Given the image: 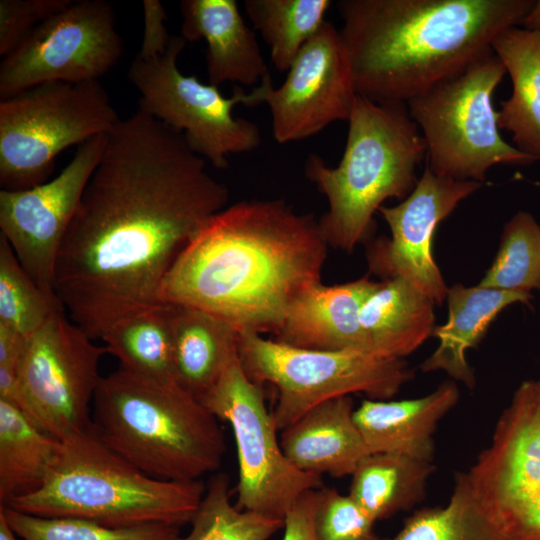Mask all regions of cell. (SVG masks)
<instances>
[{
  "label": "cell",
  "instance_id": "cell-1",
  "mask_svg": "<svg viewBox=\"0 0 540 540\" xmlns=\"http://www.w3.org/2000/svg\"><path fill=\"white\" fill-rule=\"evenodd\" d=\"M228 200L181 132L140 108L120 119L56 260L54 291L71 321L97 339L162 303L173 264Z\"/></svg>",
  "mask_w": 540,
  "mask_h": 540
},
{
  "label": "cell",
  "instance_id": "cell-2",
  "mask_svg": "<svg viewBox=\"0 0 540 540\" xmlns=\"http://www.w3.org/2000/svg\"><path fill=\"white\" fill-rule=\"evenodd\" d=\"M327 247L312 214L283 199L240 201L190 241L159 300L206 311L238 332L276 334L293 302L321 281Z\"/></svg>",
  "mask_w": 540,
  "mask_h": 540
},
{
  "label": "cell",
  "instance_id": "cell-3",
  "mask_svg": "<svg viewBox=\"0 0 540 540\" xmlns=\"http://www.w3.org/2000/svg\"><path fill=\"white\" fill-rule=\"evenodd\" d=\"M533 0H340V31L357 95L406 104L492 52Z\"/></svg>",
  "mask_w": 540,
  "mask_h": 540
},
{
  "label": "cell",
  "instance_id": "cell-4",
  "mask_svg": "<svg viewBox=\"0 0 540 540\" xmlns=\"http://www.w3.org/2000/svg\"><path fill=\"white\" fill-rule=\"evenodd\" d=\"M92 404L97 436L153 478L196 481L221 465L225 440L218 418L178 384L120 368L102 377Z\"/></svg>",
  "mask_w": 540,
  "mask_h": 540
},
{
  "label": "cell",
  "instance_id": "cell-5",
  "mask_svg": "<svg viewBox=\"0 0 540 540\" xmlns=\"http://www.w3.org/2000/svg\"><path fill=\"white\" fill-rule=\"evenodd\" d=\"M339 164L309 154L305 175L326 196L319 225L328 245L348 253L373 233L374 214L390 198L405 199L426 157L425 140L406 104L383 105L357 95Z\"/></svg>",
  "mask_w": 540,
  "mask_h": 540
},
{
  "label": "cell",
  "instance_id": "cell-6",
  "mask_svg": "<svg viewBox=\"0 0 540 540\" xmlns=\"http://www.w3.org/2000/svg\"><path fill=\"white\" fill-rule=\"evenodd\" d=\"M206 487L200 480L153 478L110 449L89 429L60 441L34 491L6 507L42 517H70L111 527L182 526L195 515Z\"/></svg>",
  "mask_w": 540,
  "mask_h": 540
},
{
  "label": "cell",
  "instance_id": "cell-7",
  "mask_svg": "<svg viewBox=\"0 0 540 540\" xmlns=\"http://www.w3.org/2000/svg\"><path fill=\"white\" fill-rule=\"evenodd\" d=\"M506 74L492 51L406 103L426 143L435 175L483 183L496 164L534 161L501 137L492 94Z\"/></svg>",
  "mask_w": 540,
  "mask_h": 540
},
{
  "label": "cell",
  "instance_id": "cell-8",
  "mask_svg": "<svg viewBox=\"0 0 540 540\" xmlns=\"http://www.w3.org/2000/svg\"><path fill=\"white\" fill-rule=\"evenodd\" d=\"M237 348L247 375L278 391L272 412L278 431L333 398L364 393L389 400L414 376L404 359L362 350L298 348L252 331L238 332Z\"/></svg>",
  "mask_w": 540,
  "mask_h": 540
},
{
  "label": "cell",
  "instance_id": "cell-9",
  "mask_svg": "<svg viewBox=\"0 0 540 540\" xmlns=\"http://www.w3.org/2000/svg\"><path fill=\"white\" fill-rule=\"evenodd\" d=\"M120 120L100 81L47 82L0 100V185L47 181L59 153L107 134Z\"/></svg>",
  "mask_w": 540,
  "mask_h": 540
},
{
  "label": "cell",
  "instance_id": "cell-10",
  "mask_svg": "<svg viewBox=\"0 0 540 540\" xmlns=\"http://www.w3.org/2000/svg\"><path fill=\"white\" fill-rule=\"evenodd\" d=\"M186 43L181 35H172L165 51L137 54L128 79L141 95L138 108L181 132L193 152L223 169L229 154L260 145V131L254 122L233 115L236 105L248 104L241 87L235 85L232 96L224 97L218 87L179 70L177 60Z\"/></svg>",
  "mask_w": 540,
  "mask_h": 540
},
{
  "label": "cell",
  "instance_id": "cell-11",
  "mask_svg": "<svg viewBox=\"0 0 540 540\" xmlns=\"http://www.w3.org/2000/svg\"><path fill=\"white\" fill-rule=\"evenodd\" d=\"M466 477L503 540H540V379L517 387Z\"/></svg>",
  "mask_w": 540,
  "mask_h": 540
},
{
  "label": "cell",
  "instance_id": "cell-12",
  "mask_svg": "<svg viewBox=\"0 0 540 540\" xmlns=\"http://www.w3.org/2000/svg\"><path fill=\"white\" fill-rule=\"evenodd\" d=\"M200 401L232 428L239 509L284 520L305 493L323 487L321 475L298 470L285 456L261 387L245 372L238 352Z\"/></svg>",
  "mask_w": 540,
  "mask_h": 540
},
{
  "label": "cell",
  "instance_id": "cell-13",
  "mask_svg": "<svg viewBox=\"0 0 540 540\" xmlns=\"http://www.w3.org/2000/svg\"><path fill=\"white\" fill-rule=\"evenodd\" d=\"M106 353L64 309L56 311L29 338L18 373L19 409L60 441L89 429Z\"/></svg>",
  "mask_w": 540,
  "mask_h": 540
},
{
  "label": "cell",
  "instance_id": "cell-14",
  "mask_svg": "<svg viewBox=\"0 0 540 540\" xmlns=\"http://www.w3.org/2000/svg\"><path fill=\"white\" fill-rule=\"evenodd\" d=\"M122 53L112 5L71 0L3 57L0 100L47 82L99 81Z\"/></svg>",
  "mask_w": 540,
  "mask_h": 540
},
{
  "label": "cell",
  "instance_id": "cell-15",
  "mask_svg": "<svg viewBox=\"0 0 540 540\" xmlns=\"http://www.w3.org/2000/svg\"><path fill=\"white\" fill-rule=\"evenodd\" d=\"M287 72L278 88L269 75L248 93L247 106H269L278 143L303 140L335 121H348L357 92L340 31L331 22L325 20Z\"/></svg>",
  "mask_w": 540,
  "mask_h": 540
},
{
  "label": "cell",
  "instance_id": "cell-16",
  "mask_svg": "<svg viewBox=\"0 0 540 540\" xmlns=\"http://www.w3.org/2000/svg\"><path fill=\"white\" fill-rule=\"evenodd\" d=\"M106 135L79 145L69 164L52 180L24 190H0V234L37 286L55 300L58 252L101 158Z\"/></svg>",
  "mask_w": 540,
  "mask_h": 540
},
{
  "label": "cell",
  "instance_id": "cell-17",
  "mask_svg": "<svg viewBox=\"0 0 540 540\" xmlns=\"http://www.w3.org/2000/svg\"><path fill=\"white\" fill-rule=\"evenodd\" d=\"M482 184L440 177L426 167L405 199L396 206L379 208L391 235L382 236L369 246L370 271L383 280L403 278L441 305L449 287L433 257L435 231Z\"/></svg>",
  "mask_w": 540,
  "mask_h": 540
},
{
  "label": "cell",
  "instance_id": "cell-18",
  "mask_svg": "<svg viewBox=\"0 0 540 540\" xmlns=\"http://www.w3.org/2000/svg\"><path fill=\"white\" fill-rule=\"evenodd\" d=\"M378 283L368 277L335 285L317 282L290 306L274 340L312 350L370 352L360 311Z\"/></svg>",
  "mask_w": 540,
  "mask_h": 540
},
{
  "label": "cell",
  "instance_id": "cell-19",
  "mask_svg": "<svg viewBox=\"0 0 540 540\" xmlns=\"http://www.w3.org/2000/svg\"><path fill=\"white\" fill-rule=\"evenodd\" d=\"M180 12L181 36L207 43L209 84L252 86L270 75L255 33L235 0H182Z\"/></svg>",
  "mask_w": 540,
  "mask_h": 540
},
{
  "label": "cell",
  "instance_id": "cell-20",
  "mask_svg": "<svg viewBox=\"0 0 540 540\" xmlns=\"http://www.w3.org/2000/svg\"><path fill=\"white\" fill-rule=\"evenodd\" d=\"M459 397L456 381L446 380L420 398L363 400L353 416L370 453H395L433 462V435Z\"/></svg>",
  "mask_w": 540,
  "mask_h": 540
},
{
  "label": "cell",
  "instance_id": "cell-21",
  "mask_svg": "<svg viewBox=\"0 0 540 540\" xmlns=\"http://www.w3.org/2000/svg\"><path fill=\"white\" fill-rule=\"evenodd\" d=\"M350 396L325 401L282 430L280 445L298 470L332 477L352 475L369 449L354 420Z\"/></svg>",
  "mask_w": 540,
  "mask_h": 540
},
{
  "label": "cell",
  "instance_id": "cell-22",
  "mask_svg": "<svg viewBox=\"0 0 540 540\" xmlns=\"http://www.w3.org/2000/svg\"><path fill=\"white\" fill-rule=\"evenodd\" d=\"M532 295L460 283L448 288L447 322L436 326L433 335L439 340L434 352L420 365L423 372L444 371L454 381L472 390L476 378L466 359V352L483 340L492 322L508 306L529 304Z\"/></svg>",
  "mask_w": 540,
  "mask_h": 540
},
{
  "label": "cell",
  "instance_id": "cell-23",
  "mask_svg": "<svg viewBox=\"0 0 540 540\" xmlns=\"http://www.w3.org/2000/svg\"><path fill=\"white\" fill-rule=\"evenodd\" d=\"M435 305L403 278L380 281L360 311L369 351L400 359L416 351L433 335Z\"/></svg>",
  "mask_w": 540,
  "mask_h": 540
},
{
  "label": "cell",
  "instance_id": "cell-24",
  "mask_svg": "<svg viewBox=\"0 0 540 540\" xmlns=\"http://www.w3.org/2000/svg\"><path fill=\"white\" fill-rule=\"evenodd\" d=\"M168 305L176 383L200 400L238 352V331L206 311Z\"/></svg>",
  "mask_w": 540,
  "mask_h": 540
},
{
  "label": "cell",
  "instance_id": "cell-25",
  "mask_svg": "<svg viewBox=\"0 0 540 540\" xmlns=\"http://www.w3.org/2000/svg\"><path fill=\"white\" fill-rule=\"evenodd\" d=\"M491 47L512 81L510 98L500 103L498 127L513 134L519 151L540 160V34L511 27Z\"/></svg>",
  "mask_w": 540,
  "mask_h": 540
},
{
  "label": "cell",
  "instance_id": "cell-26",
  "mask_svg": "<svg viewBox=\"0 0 540 540\" xmlns=\"http://www.w3.org/2000/svg\"><path fill=\"white\" fill-rule=\"evenodd\" d=\"M433 462L395 453H371L352 476L349 495L375 520L408 511L424 500Z\"/></svg>",
  "mask_w": 540,
  "mask_h": 540
},
{
  "label": "cell",
  "instance_id": "cell-27",
  "mask_svg": "<svg viewBox=\"0 0 540 540\" xmlns=\"http://www.w3.org/2000/svg\"><path fill=\"white\" fill-rule=\"evenodd\" d=\"M59 444L21 409L0 399V506L43 483Z\"/></svg>",
  "mask_w": 540,
  "mask_h": 540
},
{
  "label": "cell",
  "instance_id": "cell-28",
  "mask_svg": "<svg viewBox=\"0 0 540 540\" xmlns=\"http://www.w3.org/2000/svg\"><path fill=\"white\" fill-rule=\"evenodd\" d=\"M107 353L121 368L163 384H177L173 369L170 309L167 303L137 311L104 331Z\"/></svg>",
  "mask_w": 540,
  "mask_h": 540
},
{
  "label": "cell",
  "instance_id": "cell-29",
  "mask_svg": "<svg viewBox=\"0 0 540 540\" xmlns=\"http://www.w3.org/2000/svg\"><path fill=\"white\" fill-rule=\"evenodd\" d=\"M331 5L330 0H245L244 10L269 47L274 67L285 72L325 22Z\"/></svg>",
  "mask_w": 540,
  "mask_h": 540
},
{
  "label": "cell",
  "instance_id": "cell-30",
  "mask_svg": "<svg viewBox=\"0 0 540 540\" xmlns=\"http://www.w3.org/2000/svg\"><path fill=\"white\" fill-rule=\"evenodd\" d=\"M380 540H503L488 521L469 486L466 473L455 475L448 504L415 511L392 538Z\"/></svg>",
  "mask_w": 540,
  "mask_h": 540
},
{
  "label": "cell",
  "instance_id": "cell-31",
  "mask_svg": "<svg viewBox=\"0 0 540 540\" xmlns=\"http://www.w3.org/2000/svg\"><path fill=\"white\" fill-rule=\"evenodd\" d=\"M478 285L529 294L540 291V225L531 213L518 211L505 223L497 254Z\"/></svg>",
  "mask_w": 540,
  "mask_h": 540
},
{
  "label": "cell",
  "instance_id": "cell-32",
  "mask_svg": "<svg viewBox=\"0 0 540 540\" xmlns=\"http://www.w3.org/2000/svg\"><path fill=\"white\" fill-rule=\"evenodd\" d=\"M184 540H268L284 520L239 509L231 502L229 478L216 474L206 488Z\"/></svg>",
  "mask_w": 540,
  "mask_h": 540
},
{
  "label": "cell",
  "instance_id": "cell-33",
  "mask_svg": "<svg viewBox=\"0 0 540 540\" xmlns=\"http://www.w3.org/2000/svg\"><path fill=\"white\" fill-rule=\"evenodd\" d=\"M12 531L23 540H184L180 527L146 524L111 527L70 517H42L0 506Z\"/></svg>",
  "mask_w": 540,
  "mask_h": 540
},
{
  "label": "cell",
  "instance_id": "cell-34",
  "mask_svg": "<svg viewBox=\"0 0 540 540\" xmlns=\"http://www.w3.org/2000/svg\"><path fill=\"white\" fill-rule=\"evenodd\" d=\"M61 309L58 300L37 286L0 234V323L30 338Z\"/></svg>",
  "mask_w": 540,
  "mask_h": 540
},
{
  "label": "cell",
  "instance_id": "cell-35",
  "mask_svg": "<svg viewBox=\"0 0 540 540\" xmlns=\"http://www.w3.org/2000/svg\"><path fill=\"white\" fill-rule=\"evenodd\" d=\"M375 520L348 494L318 489L314 511L316 540H380Z\"/></svg>",
  "mask_w": 540,
  "mask_h": 540
},
{
  "label": "cell",
  "instance_id": "cell-36",
  "mask_svg": "<svg viewBox=\"0 0 540 540\" xmlns=\"http://www.w3.org/2000/svg\"><path fill=\"white\" fill-rule=\"evenodd\" d=\"M71 0H1L0 55L13 51L44 20Z\"/></svg>",
  "mask_w": 540,
  "mask_h": 540
},
{
  "label": "cell",
  "instance_id": "cell-37",
  "mask_svg": "<svg viewBox=\"0 0 540 540\" xmlns=\"http://www.w3.org/2000/svg\"><path fill=\"white\" fill-rule=\"evenodd\" d=\"M144 37L138 52L140 56H152L166 50L171 40L166 29V12L158 0H144Z\"/></svg>",
  "mask_w": 540,
  "mask_h": 540
},
{
  "label": "cell",
  "instance_id": "cell-38",
  "mask_svg": "<svg viewBox=\"0 0 540 540\" xmlns=\"http://www.w3.org/2000/svg\"><path fill=\"white\" fill-rule=\"evenodd\" d=\"M317 490L305 493L284 517L282 540H316L314 531V511Z\"/></svg>",
  "mask_w": 540,
  "mask_h": 540
},
{
  "label": "cell",
  "instance_id": "cell-39",
  "mask_svg": "<svg viewBox=\"0 0 540 540\" xmlns=\"http://www.w3.org/2000/svg\"><path fill=\"white\" fill-rule=\"evenodd\" d=\"M29 338L0 323V370L19 373Z\"/></svg>",
  "mask_w": 540,
  "mask_h": 540
},
{
  "label": "cell",
  "instance_id": "cell-40",
  "mask_svg": "<svg viewBox=\"0 0 540 540\" xmlns=\"http://www.w3.org/2000/svg\"><path fill=\"white\" fill-rule=\"evenodd\" d=\"M521 26L527 30L536 31L540 34V0L535 1L533 8L525 17Z\"/></svg>",
  "mask_w": 540,
  "mask_h": 540
},
{
  "label": "cell",
  "instance_id": "cell-41",
  "mask_svg": "<svg viewBox=\"0 0 540 540\" xmlns=\"http://www.w3.org/2000/svg\"><path fill=\"white\" fill-rule=\"evenodd\" d=\"M18 536L9 527L3 516L0 515V540H18Z\"/></svg>",
  "mask_w": 540,
  "mask_h": 540
}]
</instances>
